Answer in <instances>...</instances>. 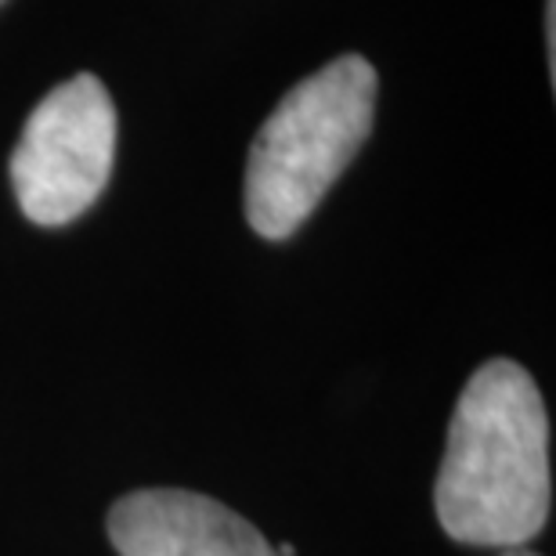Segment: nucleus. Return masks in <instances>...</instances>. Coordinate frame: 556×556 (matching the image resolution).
Here are the masks:
<instances>
[{
	"label": "nucleus",
	"instance_id": "obj_1",
	"mask_svg": "<svg viewBox=\"0 0 556 556\" xmlns=\"http://www.w3.org/2000/svg\"><path fill=\"white\" fill-rule=\"evenodd\" d=\"M549 419L535 380L495 358L463 387L433 506L466 546L520 549L549 520Z\"/></svg>",
	"mask_w": 556,
	"mask_h": 556
},
{
	"label": "nucleus",
	"instance_id": "obj_2",
	"mask_svg": "<svg viewBox=\"0 0 556 556\" xmlns=\"http://www.w3.org/2000/svg\"><path fill=\"white\" fill-rule=\"evenodd\" d=\"M376 70L340 54L300 80L250 144L247 220L264 239H289L348 170L372 130Z\"/></svg>",
	"mask_w": 556,
	"mask_h": 556
},
{
	"label": "nucleus",
	"instance_id": "obj_3",
	"mask_svg": "<svg viewBox=\"0 0 556 556\" xmlns=\"http://www.w3.org/2000/svg\"><path fill=\"white\" fill-rule=\"evenodd\" d=\"M116 155V105L91 73L59 84L22 127L11 155L15 199L33 225L59 228L94 206Z\"/></svg>",
	"mask_w": 556,
	"mask_h": 556
},
{
	"label": "nucleus",
	"instance_id": "obj_4",
	"mask_svg": "<svg viewBox=\"0 0 556 556\" xmlns=\"http://www.w3.org/2000/svg\"><path fill=\"white\" fill-rule=\"evenodd\" d=\"M109 539L119 556H278L236 509L177 488L124 495L109 514Z\"/></svg>",
	"mask_w": 556,
	"mask_h": 556
},
{
	"label": "nucleus",
	"instance_id": "obj_5",
	"mask_svg": "<svg viewBox=\"0 0 556 556\" xmlns=\"http://www.w3.org/2000/svg\"><path fill=\"white\" fill-rule=\"evenodd\" d=\"M506 556H539V553H528V549H506Z\"/></svg>",
	"mask_w": 556,
	"mask_h": 556
},
{
	"label": "nucleus",
	"instance_id": "obj_6",
	"mask_svg": "<svg viewBox=\"0 0 556 556\" xmlns=\"http://www.w3.org/2000/svg\"><path fill=\"white\" fill-rule=\"evenodd\" d=\"M0 4H4V0H0Z\"/></svg>",
	"mask_w": 556,
	"mask_h": 556
}]
</instances>
